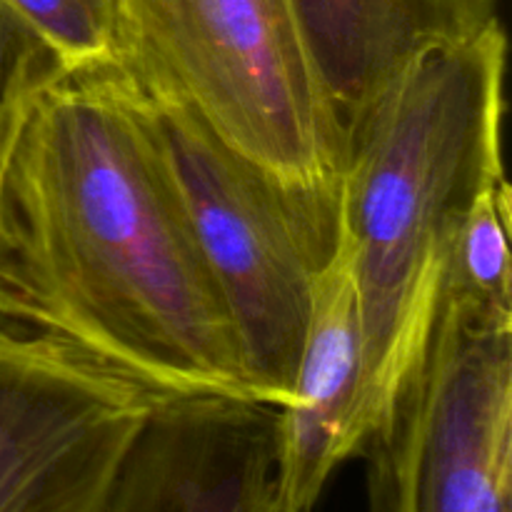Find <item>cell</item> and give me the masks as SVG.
Returning <instances> with one entry per match:
<instances>
[{
  "instance_id": "cell-4",
  "label": "cell",
  "mask_w": 512,
  "mask_h": 512,
  "mask_svg": "<svg viewBox=\"0 0 512 512\" xmlns=\"http://www.w3.org/2000/svg\"><path fill=\"white\" fill-rule=\"evenodd\" d=\"M123 75L290 188L343 183L348 130L290 0H118Z\"/></svg>"
},
{
  "instance_id": "cell-11",
  "label": "cell",
  "mask_w": 512,
  "mask_h": 512,
  "mask_svg": "<svg viewBox=\"0 0 512 512\" xmlns=\"http://www.w3.org/2000/svg\"><path fill=\"white\" fill-rule=\"evenodd\" d=\"M60 58L65 73L120 70L118 0H8Z\"/></svg>"
},
{
  "instance_id": "cell-3",
  "label": "cell",
  "mask_w": 512,
  "mask_h": 512,
  "mask_svg": "<svg viewBox=\"0 0 512 512\" xmlns=\"http://www.w3.org/2000/svg\"><path fill=\"white\" fill-rule=\"evenodd\" d=\"M128 85L233 320L250 395L283 408L315 288L343 240V183L290 188L185 105Z\"/></svg>"
},
{
  "instance_id": "cell-1",
  "label": "cell",
  "mask_w": 512,
  "mask_h": 512,
  "mask_svg": "<svg viewBox=\"0 0 512 512\" xmlns=\"http://www.w3.org/2000/svg\"><path fill=\"white\" fill-rule=\"evenodd\" d=\"M0 328L155 400H253L238 335L120 70L40 90L0 160Z\"/></svg>"
},
{
  "instance_id": "cell-5",
  "label": "cell",
  "mask_w": 512,
  "mask_h": 512,
  "mask_svg": "<svg viewBox=\"0 0 512 512\" xmlns=\"http://www.w3.org/2000/svg\"><path fill=\"white\" fill-rule=\"evenodd\" d=\"M360 458L365 512H512V328L440 288L418 358Z\"/></svg>"
},
{
  "instance_id": "cell-8",
  "label": "cell",
  "mask_w": 512,
  "mask_h": 512,
  "mask_svg": "<svg viewBox=\"0 0 512 512\" xmlns=\"http://www.w3.org/2000/svg\"><path fill=\"white\" fill-rule=\"evenodd\" d=\"M278 410V485L290 512H313L330 478L363 455V325L348 235L315 288L290 398Z\"/></svg>"
},
{
  "instance_id": "cell-7",
  "label": "cell",
  "mask_w": 512,
  "mask_h": 512,
  "mask_svg": "<svg viewBox=\"0 0 512 512\" xmlns=\"http://www.w3.org/2000/svg\"><path fill=\"white\" fill-rule=\"evenodd\" d=\"M110 512H290L278 485V410L220 395L158 400Z\"/></svg>"
},
{
  "instance_id": "cell-2",
  "label": "cell",
  "mask_w": 512,
  "mask_h": 512,
  "mask_svg": "<svg viewBox=\"0 0 512 512\" xmlns=\"http://www.w3.org/2000/svg\"><path fill=\"white\" fill-rule=\"evenodd\" d=\"M505 65L495 20L410 65L348 125L343 215L370 435L428 335L460 223L505 178Z\"/></svg>"
},
{
  "instance_id": "cell-12",
  "label": "cell",
  "mask_w": 512,
  "mask_h": 512,
  "mask_svg": "<svg viewBox=\"0 0 512 512\" xmlns=\"http://www.w3.org/2000/svg\"><path fill=\"white\" fill-rule=\"evenodd\" d=\"M60 75L65 68L58 55L8 0H0V160L30 100Z\"/></svg>"
},
{
  "instance_id": "cell-10",
  "label": "cell",
  "mask_w": 512,
  "mask_h": 512,
  "mask_svg": "<svg viewBox=\"0 0 512 512\" xmlns=\"http://www.w3.org/2000/svg\"><path fill=\"white\" fill-rule=\"evenodd\" d=\"M512 190L508 178L478 195L450 245L443 290L470 315L512 328Z\"/></svg>"
},
{
  "instance_id": "cell-9",
  "label": "cell",
  "mask_w": 512,
  "mask_h": 512,
  "mask_svg": "<svg viewBox=\"0 0 512 512\" xmlns=\"http://www.w3.org/2000/svg\"><path fill=\"white\" fill-rule=\"evenodd\" d=\"M500 0H290L345 130L410 65L500 20Z\"/></svg>"
},
{
  "instance_id": "cell-6",
  "label": "cell",
  "mask_w": 512,
  "mask_h": 512,
  "mask_svg": "<svg viewBox=\"0 0 512 512\" xmlns=\"http://www.w3.org/2000/svg\"><path fill=\"white\" fill-rule=\"evenodd\" d=\"M155 403L53 340L0 328V512H110Z\"/></svg>"
}]
</instances>
